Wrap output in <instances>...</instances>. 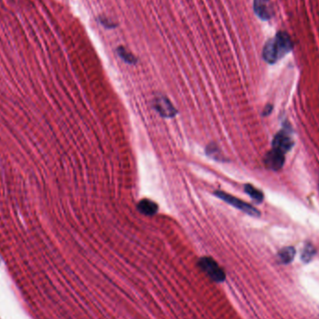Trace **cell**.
<instances>
[{
    "instance_id": "7a4b0ae2",
    "label": "cell",
    "mask_w": 319,
    "mask_h": 319,
    "mask_svg": "<svg viewBox=\"0 0 319 319\" xmlns=\"http://www.w3.org/2000/svg\"><path fill=\"white\" fill-rule=\"evenodd\" d=\"M198 266L206 274L211 280L216 283H221L226 279L223 270L217 264V262L210 257H203L199 260Z\"/></svg>"
},
{
    "instance_id": "5bb4252c",
    "label": "cell",
    "mask_w": 319,
    "mask_h": 319,
    "mask_svg": "<svg viewBox=\"0 0 319 319\" xmlns=\"http://www.w3.org/2000/svg\"><path fill=\"white\" fill-rule=\"evenodd\" d=\"M272 110H273V106L272 105L266 106L265 109H264V111H263V115L268 116L272 112Z\"/></svg>"
},
{
    "instance_id": "ba28073f",
    "label": "cell",
    "mask_w": 319,
    "mask_h": 319,
    "mask_svg": "<svg viewBox=\"0 0 319 319\" xmlns=\"http://www.w3.org/2000/svg\"><path fill=\"white\" fill-rule=\"evenodd\" d=\"M158 209L157 204L149 199H143L137 204V210L145 216H153Z\"/></svg>"
},
{
    "instance_id": "9a60e30c",
    "label": "cell",
    "mask_w": 319,
    "mask_h": 319,
    "mask_svg": "<svg viewBox=\"0 0 319 319\" xmlns=\"http://www.w3.org/2000/svg\"><path fill=\"white\" fill-rule=\"evenodd\" d=\"M0 262H1V257H0Z\"/></svg>"
},
{
    "instance_id": "6da1fadb",
    "label": "cell",
    "mask_w": 319,
    "mask_h": 319,
    "mask_svg": "<svg viewBox=\"0 0 319 319\" xmlns=\"http://www.w3.org/2000/svg\"><path fill=\"white\" fill-rule=\"evenodd\" d=\"M293 43L286 32H278L263 48L262 57L268 64H275L292 50Z\"/></svg>"
},
{
    "instance_id": "4fadbf2b",
    "label": "cell",
    "mask_w": 319,
    "mask_h": 319,
    "mask_svg": "<svg viewBox=\"0 0 319 319\" xmlns=\"http://www.w3.org/2000/svg\"><path fill=\"white\" fill-rule=\"evenodd\" d=\"M98 21H99V23H100L103 26H105L106 28H109V29H110V28H115V27H117V24L113 23V22H111V21L108 19V18L99 17V18H98Z\"/></svg>"
},
{
    "instance_id": "7c38bea8",
    "label": "cell",
    "mask_w": 319,
    "mask_h": 319,
    "mask_svg": "<svg viewBox=\"0 0 319 319\" xmlns=\"http://www.w3.org/2000/svg\"><path fill=\"white\" fill-rule=\"evenodd\" d=\"M314 254H315V249H314V248H313L312 245L307 244L306 246L304 247L303 250H302V253H301V260H302V262H310V261L313 259Z\"/></svg>"
},
{
    "instance_id": "8fae6325",
    "label": "cell",
    "mask_w": 319,
    "mask_h": 319,
    "mask_svg": "<svg viewBox=\"0 0 319 319\" xmlns=\"http://www.w3.org/2000/svg\"><path fill=\"white\" fill-rule=\"evenodd\" d=\"M245 192H247L249 196L257 203H262L263 201V198H264L263 193L260 190L256 189L254 186L247 184L245 186Z\"/></svg>"
},
{
    "instance_id": "5b68a950",
    "label": "cell",
    "mask_w": 319,
    "mask_h": 319,
    "mask_svg": "<svg viewBox=\"0 0 319 319\" xmlns=\"http://www.w3.org/2000/svg\"><path fill=\"white\" fill-rule=\"evenodd\" d=\"M293 147V140L285 131H281L275 134L273 140V148L286 154Z\"/></svg>"
},
{
    "instance_id": "9c48e42d",
    "label": "cell",
    "mask_w": 319,
    "mask_h": 319,
    "mask_svg": "<svg viewBox=\"0 0 319 319\" xmlns=\"http://www.w3.org/2000/svg\"><path fill=\"white\" fill-rule=\"evenodd\" d=\"M296 254L295 249L292 247H287L281 249L278 253V260L283 264H287L293 261L294 257Z\"/></svg>"
},
{
    "instance_id": "30bf717a",
    "label": "cell",
    "mask_w": 319,
    "mask_h": 319,
    "mask_svg": "<svg viewBox=\"0 0 319 319\" xmlns=\"http://www.w3.org/2000/svg\"><path fill=\"white\" fill-rule=\"evenodd\" d=\"M117 52H118L119 56L121 58V60H123L125 63H127V64H136L137 59L134 57V55L133 53H131L130 51H128L124 47H122V46L118 47Z\"/></svg>"
},
{
    "instance_id": "52a82bcc",
    "label": "cell",
    "mask_w": 319,
    "mask_h": 319,
    "mask_svg": "<svg viewBox=\"0 0 319 319\" xmlns=\"http://www.w3.org/2000/svg\"><path fill=\"white\" fill-rule=\"evenodd\" d=\"M254 12L261 19L270 20L274 16L271 0H254Z\"/></svg>"
},
{
    "instance_id": "277c9868",
    "label": "cell",
    "mask_w": 319,
    "mask_h": 319,
    "mask_svg": "<svg viewBox=\"0 0 319 319\" xmlns=\"http://www.w3.org/2000/svg\"><path fill=\"white\" fill-rule=\"evenodd\" d=\"M153 107L155 110L160 115L165 118H173L177 115V109L173 106L169 99L164 96H157L153 101Z\"/></svg>"
},
{
    "instance_id": "3957f363",
    "label": "cell",
    "mask_w": 319,
    "mask_h": 319,
    "mask_svg": "<svg viewBox=\"0 0 319 319\" xmlns=\"http://www.w3.org/2000/svg\"><path fill=\"white\" fill-rule=\"evenodd\" d=\"M215 195L217 196V198L221 199L227 204H230L231 206L235 207L238 210L242 211L249 216H252V217H260L261 216L260 211L255 208L254 206L250 205L240 199L230 195L229 193H226V192H221V191H217L215 192Z\"/></svg>"
},
{
    "instance_id": "8992f818",
    "label": "cell",
    "mask_w": 319,
    "mask_h": 319,
    "mask_svg": "<svg viewBox=\"0 0 319 319\" xmlns=\"http://www.w3.org/2000/svg\"><path fill=\"white\" fill-rule=\"evenodd\" d=\"M264 164L269 169L277 171L280 170L285 164V154L273 148L266 154L264 158Z\"/></svg>"
}]
</instances>
